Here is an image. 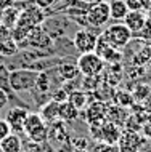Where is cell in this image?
Here are the masks:
<instances>
[{
  "label": "cell",
  "mask_w": 151,
  "mask_h": 152,
  "mask_svg": "<svg viewBox=\"0 0 151 152\" xmlns=\"http://www.w3.org/2000/svg\"><path fill=\"white\" fill-rule=\"evenodd\" d=\"M87 24L92 27H101L111 19V13H109V3L103 2V0H96L95 3H90L87 8Z\"/></svg>",
  "instance_id": "5"
},
{
  "label": "cell",
  "mask_w": 151,
  "mask_h": 152,
  "mask_svg": "<svg viewBox=\"0 0 151 152\" xmlns=\"http://www.w3.org/2000/svg\"><path fill=\"white\" fill-rule=\"evenodd\" d=\"M19 53V45L15 42L13 39H7L3 42H0V56H7V58H11V56H16Z\"/></svg>",
  "instance_id": "21"
},
{
  "label": "cell",
  "mask_w": 151,
  "mask_h": 152,
  "mask_svg": "<svg viewBox=\"0 0 151 152\" xmlns=\"http://www.w3.org/2000/svg\"><path fill=\"white\" fill-rule=\"evenodd\" d=\"M16 3V0H0V8H7V7H11V5H15Z\"/></svg>",
  "instance_id": "34"
},
{
  "label": "cell",
  "mask_w": 151,
  "mask_h": 152,
  "mask_svg": "<svg viewBox=\"0 0 151 152\" xmlns=\"http://www.w3.org/2000/svg\"><path fill=\"white\" fill-rule=\"evenodd\" d=\"M100 35L108 45H111V47L121 50V48H124L125 45H129L133 34L130 32V29L124 23H116V24L108 26Z\"/></svg>",
  "instance_id": "2"
},
{
  "label": "cell",
  "mask_w": 151,
  "mask_h": 152,
  "mask_svg": "<svg viewBox=\"0 0 151 152\" xmlns=\"http://www.w3.org/2000/svg\"><path fill=\"white\" fill-rule=\"evenodd\" d=\"M52 99L56 101V102H63V101H68V93L64 91L63 88H58L56 91L52 93Z\"/></svg>",
  "instance_id": "26"
},
{
  "label": "cell",
  "mask_w": 151,
  "mask_h": 152,
  "mask_svg": "<svg viewBox=\"0 0 151 152\" xmlns=\"http://www.w3.org/2000/svg\"><path fill=\"white\" fill-rule=\"evenodd\" d=\"M113 99L116 102V106H119V107H129V106H132L135 102L132 93H129V91H117Z\"/></svg>",
  "instance_id": "23"
},
{
  "label": "cell",
  "mask_w": 151,
  "mask_h": 152,
  "mask_svg": "<svg viewBox=\"0 0 151 152\" xmlns=\"http://www.w3.org/2000/svg\"><path fill=\"white\" fill-rule=\"evenodd\" d=\"M96 40H98V35L92 34V31L79 29L74 34L72 45H74V48L80 53V55H82V53H92V51H95Z\"/></svg>",
  "instance_id": "7"
},
{
  "label": "cell",
  "mask_w": 151,
  "mask_h": 152,
  "mask_svg": "<svg viewBox=\"0 0 151 152\" xmlns=\"http://www.w3.org/2000/svg\"><path fill=\"white\" fill-rule=\"evenodd\" d=\"M10 37H11V29H8L7 26H3V24L0 23V42L10 39Z\"/></svg>",
  "instance_id": "30"
},
{
  "label": "cell",
  "mask_w": 151,
  "mask_h": 152,
  "mask_svg": "<svg viewBox=\"0 0 151 152\" xmlns=\"http://www.w3.org/2000/svg\"><path fill=\"white\" fill-rule=\"evenodd\" d=\"M0 147L3 149V152H21L23 151L21 136L16 133H10L7 138H3L0 141Z\"/></svg>",
  "instance_id": "15"
},
{
  "label": "cell",
  "mask_w": 151,
  "mask_h": 152,
  "mask_svg": "<svg viewBox=\"0 0 151 152\" xmlns=\"http://www.w3.org/2000/svg\"><path fill=\"white\" fill-rule=\"evenodd\" d=\"M129 11H143V8L146 7V0H125Z\"/></svg>",
  "instance_id": "24"
},
{
  "label": "cell",
  "mask_w": 151,
  "mask_h": 152,
  "mask_svg": "<svg viewBox=\"0 0 151 152\" xmlns=\"http://www.w3.org/2000/svg\"><path fill=\"white\" fill-rule=\"evenodd\" d=\"M141 131H143V134L146 138H150L151 139V122L150 120H146L143 123V126H141Z\"/></svg>",
  "instance_id": "32"
},
{
  "label": "cell",
  "mask_w": 151,
  "mask_h": 152,
  "mask_svg": "<svg viewBox=\"0 0 151 152\" xmlns=\"http://www.w3.org/2000/svg\"><path fill=\"white\" fill-rule=\"evenodd\" d=\"M7 104H10V99H8V94L3 91L2 88H0V110L5 107Z\"/></svg>",
  "instance_id": "31"
},
{
  "label": "cell",
  "mask_w": 151,
  "mask_h": 152,
  "mask_svg": "<svg viewBox=\"0 0 151 152\" xmlns=\"http://www.w3.org/2000/svg\"><path fill=\"white\" fill-rule=\"evenodd\" d=\"M71 152H88L87 149H74V151H71Z\"/></svg>",
  "instance_id": "36"
},
{
  "label": "cell",
  "mask_w": 151,
  "mask_h": 152,
  "mask_svg": "<svg viewBox=\"0 0 151 152\" xmlns=\"http://www.w3.org/2000/svg\"><path fill=\"white\" fill-rule=\"evenodd\" d=\"M95 152H111V146L106 144V142H101L95 147Z\"/></svg>",
  "instance_id": "33"
},
{
  "label": "cell",
  "mask_w": 151,
  "mask_h": 152,
  "mask_svg": "<svg viewBox=\"0 0 151 152\" xmlns=\"http://www.w3.org/2000/svg\"><path fill=\"white\" fill-rule=\"evenodd\" d=\"M150 94H151V87H150V85L138 83L137 87L133 88L132 96H133V101H135V102H141V101H145Z\"/></svg>",
  "instance_id": "22"
},
{
  "label": "cell",
  "mask_w": 151,
  "mask_h": 152,
  "mask_svg": "<svg viewBox=\"0 0 151 152\" xmlns=\"http://www.w3.org/2000/svg\"><path fill=\"white\" fill-rule=\"evenodd\" d=\"M74 149H88V139L87 138H74L71 141Z\"/></svg>",
  "instance_id": "25"
},
{
  "label": "cell",
  "mask_w": 151,
  "mask_h": 152,
  "mask_svg": "<svg viewBox=\"0 0 151 152\" xmlns=\"http://www.w3.org/2000/svg\"><path fill=\"white\" fill-rule=\"evenodd\" d=\"M150 87H151V85H150Z\"/></svg>",
  "instance_id": "40"
},
{
  "label": "cell",
  "mask_w": 151,
  "mask_h": 152,
  "mask_svg": "<svg viewBox=\"0 0 151 152\" xmlns=\"http://www.w3.org/2000/svg\"><path fill=\"white\" fill-rule=\"evenodd\" d=\"M122 23L129 27L132 34H135V32H140V31L145 29L146 16H145L143 11H129Z\"/></svg>",
  "instance_id": "11"
},
{
  "label": "cell",
  "mask_w": 151,
  "mask_h": 152,
  "mask_svg": "<svg viewBox=\"0 0 151 152\" xmlns=\"http://www.w3.org/2000/svg\"><path fill=\"white\" fill-rule=\"evenodd\" d=\"M106 104L101 101H96L93 104L87 106V115H88V122L90 125H95V123H103V118L106 117Z\"/></svg>",
  "instance_id": "13"
},
{
  "label": "cell",
  "mask_w": 151,
  "mask_h": 152,
  "mask_svg": "<svg viewBox=\"0 0 151 152\" xmlns=\"http://www.w3.org/2000/svg\"><path fill=\"white\" fill-rule=\"evenodd\" d=\"M45 125V122H43V118L40 114L37 112H29L26 117V120H24V134L26 136H29V134L32 133V131L39 130L40 126Z\"/></svg>",
  "instance_id": "18"
},
{
  "label": "cell",
  "mask_w": 151,
  "mask_h": 152,
  "mask_svg": "<svg viewBox=\"0 0 151 152\" xmlns=\"http://www.w3.org/2000/svg\"><path fill=\"white\" fill-rule=\"evenodd\" d=\"M0 88L8 94L10 102H15V106H19V107H26V102L21 98L16 96V93L10 87V69L7 67V64L3 61H0Z\"/></svg>",
  "instance_id": "9"
},
{
  "label": "cell",
  "mask_w": 151,
  "mask_h": 152,
  "mask_svg": "<svg viewBox=\"0 0 151 152\" xmlns=\"http://www.w3.org/2000/svg\"><path fill=\"white\" fill-rule=\"evenodd\" d=\"M32 48V50H40V51H50L53 47V39L43 31L42 26L32 27L29 35L26 37L24 42L19 43V50L23 48Z\"/></svg>",
  "instance_id": "3"
},
{
  "label": "cell",
  "mask_w": 151,
  "mask_h": 152,
  "mask_svg": "<svg viewBox=\"0 0 151 152\" xmlns=\"http://www.w3.org/2000/svg\"><path fill=\"white\" fill-rule=\"evenodd\" d=\"M145 75V66H133V69L129 72L130 79H141Z\"/></svg>",
  "instance_id": "27"
},
{
  "label": "cell",
  "mask_w": 151,
  "mask_h": 152,
  "mask_svg": "<svg viewBox=\"0 0 151 152\" xmlns=\"http://www.w3.org/2000/svg\"><path fill=\"white\" fill-rule=\"evenodd\" d=\"M109 13H111V19L124 21V18L129 13L125 0H111V2H109Z\"/></svg>",
  "instance_id": "17"
},
{
  "label": "cell",
  "mask_w": 151,
  "mask_h": 152,
  "mask_svg": "<svg viewBox=\"0 0 151 152\" xmlns=\"http://www.w3.org/2000/svg\"><path fill=\"white\" fill-rule=\"evenodd\" d=\"M58 107H60V102L50 99L48 102L40 107V115H42L43 122H48V123H53L55 120H58Z\"/></svg>",
  "instance_id": "16"
},
{
  "label": "cell",
  "mask_w": 151,
  "mask_h": 152,
  "mask_svg": "<svg viewBox=\"0 0 151 152\" xmlns=\"http://www.w3.org/2000/svg\"><path fill=\"white\" fill-rule=\"evenodd\" d=\"M146 64H148V67L151 69V59H150V61H148V63H146Z\"/></svg>",
  "instance_id": "37"
},
{
  "label": "cell",
  "mask_w": 151,
  "mask_h": 152,
  "mask_svg": "<svg viewBox=\"0 0 151 152\" xmlns=\"http://www.w3.org/2000/svg\"><path fill=\"white\" fill-rule=\"evenodd\" d=\"M0 152H3V149H2V147H0Z\"/></svg>",
  "instance_id": "39"
},
{
  "label": "cell",
  "mask_w": 151,
  "mask_h": 152,
  "mask_svg": "<svg viewBox=\"0 0 151 152\" xmlns=\"http://www.w3.org/2000/svg\"><path fill=\"white\" fill-rule=\"evenodd\" d=\"M79 72L85 77H95L100 75L105 71V61L96 55L95 51L92 53H82L76 61Z\"/></svg>",
  "instance_id": "4"
},
{
  "label": "cell",
  "mask_w": 151,
  "mask_h": 152,
  "mask_svg": "<svg viewBox=\"0 0 151 152\" xmlns=\"http://www.w3.org/2000/svg\"><path fill=\"white\" fill-rule=\"evenodd\" d=\"M21 7H16V5H11V7H7L2 10V15H0V23L3 26H7L8 29H13L16 26L19 19V15H21Z\"/></svg>",
  "instance_id": "12"
},
{
  "label": "cell",
  "mask_w": 151,
  "mask_h": 152,
  "mask_svg": "<svg viewBox=\"0 0 151 152\" xmlns=\"http://www.w3.org/2000/svg\"><path fill=\"white\" fill-rule=\"evenodd\" d=\"M11 133V128H10V125H8V122L5 120V118H0V141H2L3 138H7L8 134Z\"/></svg>",
  "instance_id": "28"
},
{
  "label": "cell",
  "mask_w": 151,
  "mask_h": 152,
  "mask_svg": "<svg viewBox=\"0 0 151 152\" xmlns=\"http://www.w3.org/2000/svg\"><path fill=\"white\" fill-rule=\"evenodd\" d=\"M39 72L27 67H18L10 71V87L15 93L32 91L35 88Z\"/></svg>",
  "instance_id": "1"
},
{
  "label": "cell",
  "mask_w": 151,
  "mask_h": 152,
  "mask_svg": "<svg viewBox=\"0 0 151 152\" xmlns=\"http://www.w3.org/2000/svg\"><path fill=\"white\" fill-rule=\"evenodd\" d=\"M137 152H138V151H137Z\"/></svg>",
  "instance_id": "41"
},
{
  "label": "cell",
  "mask_w": 151,
  "mask_h": 152,
  "mask_svg": "<svg viewBox=\"0 0 151 152\" xmlns=\"http://www.w3.org/2000/svg\"><path fill=\"white\" fill-rule=\"evenodd\" d=\"M58 74L60 77L63 79L64 82L66 80H74L79 77V67H77V64H72V63H61L58 66Z\"/></svg>",
  "instance_id": "20"
},
{
  "label": "cell",
  "mask_w": 151,
  "mask_h": 152,
  "mask_svg": "<svg viewBox=\"0 0 151 152\" xmlns=\"http://www.w3.org/2000/svg\"><path fill=\"white\" fill-rule=\"evenodd\" d=\"M79 112L80 110L76 106H72L69 101H63V102H60V107H58V118L63 120L64 123L74 122L79 117Z\"/></svg>",
  "instance_id": "14"
},
{
  "label": "cell",
  "mask_w": 151,
  "mask_h": 152,
  "mask_svg": "<svg viewBox=\"0 0 151 152\" xmlns=\"http://www.w3.org/2000/svg\"><path fill=\"white\" fill-rule=\"evenodd\" d=\"M43 21H45L43 10L35 5L34 0H32L31 5H27L26 8L21 10V15H19V19L16 24H18V26H24V27H37Z\"/></svg>",
  "instance_id": "6"
},
{
  "label": "cell",
  "mask_w": 151,
  "mask_h": 152,
  "mask_svg": "<svg viewBox=\"0 0 151 152\" xmlns=\"http://www.w3.org/2000/svg\"><path fill=\"white\" fill-rule=\"evenodd\" d=\"M148 120H150V122H151V112H150V114H148Z\"/></svg>",
  "instance_id": "38"
},
{
  "label": "cell",
  "mask_w": 151,
  "mask_h": 152,
  "mask_svg": "<svg viewBox=\"0 0 151 152\" xmlns=\"http://www.w3.org/2000/svg\"><path fill=\"white\" fill-rule=\"evenodd\" d=\"M27 114H29L27 107H19V106H15V107H11L7 112L5 120L8 122L13 133L24 134V120H26Z\"/></svg>",
  "instance_id": "8"
},
{
  "label": "cell",
  "mask_w": 151,
  "mask_h": 152,
  "mask_svg": "<svg viewBox=\"0 0 151 152\" xmlns=\"http://www.w3.org/2000/svg\"><path fill=\"white\" fill-rule=\"evenodd\" d=\"M121 133L122 131L119 130V126L113 122H103L101 123V136H100V141L106 142V144L113 146L116 142H119V138H121Z\"/></svg>",
  "instance_id": "10"
},
{
  "label": "cell",
  "mask_w": 151,
  "mask_h": 152,
  "mask_svg": "<svg viewBox=\"0 0 151 152\" xmlns=\"http://www.w3.org/2000/svg\"><path fill=\"white\" fill-rule=\"evenodd\" d=\"M68 101L72 106H76L79 110H82L88 106V94L84 90H74V91H71L68 94Z\"/></svg>",
  "instance_id": "19"
},
{
  "label": "cell",
  "mask_w": 151,
  "mask_h": 152,
  "mask_svg": "<svg viewBox=\"0 0 151 152\" xmlns=\"http://www.w3.org/2000/svg\"><path fill=\"white\" fill-rule=\"evenodd\" d=\"M34 3L37 7H40L42 10H47V8H50V7L55 5L56 0H34Z\"/></svg>",
  "instance_id": "29"
},
{
  "label": "cell",
  "mask_w": 151,
  "mask_h": 152,
  "mask_svg": "<svg viewBox=\"0 0 151 152\" xmlns=\"http://www.w3.org/2000/svg\"><path fill=\"white\" fill-rule=\"evenodd\" d=\"M80 2H84V3H87V5H90V3H95L96 0H80Z\"/></svg>",
  "instance_id": "35"
}]
</instances>
